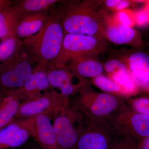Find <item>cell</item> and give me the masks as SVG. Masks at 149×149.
<instances>
[{"label": "cell", "instance_id": "obj_31", "mask_svg": "<svg viewBox=\"0 0 149 149\" xmlns=\"http://www.w3.org/2000/svg\"><path fill=\"white\" fill-rule=\"evenodd\" d=\"M1 129H0V130H1Z\"/></svg>", "mask_w": 149, "mask_h": 149}, {"label": "cell", "instance_id": "obj_11", "mask_svg": "<svg viewBox=\"0 0 149 149\" xmlns=\"http://www.w3.org/2000/svg\"><path fill=\"white\" fill-rule=\"evenodd\" d=\"M131 78L141 93L149 95V54L140 50L130 53L126 61Z\"/></svg>", "mask_w": 149, "mask_h": 149}, {"label": "cell", "instance_id": "obj_4", "mask_svg": "<svg viewBox=\"0 0 149 149\" xmlns=\"http://www.w3.org/2000/svg\"><path fill=\"white\" fill-rule=\"evenodd\" d=\"M105 38L84 34L65 35L61 50L52 65L65 68L73 60L88 56H96L106 50Z\"/></svg>", "mask_w": 149, "mask_h": 149}, {"label": "cell", "instance_id": "obj_29", "mask_svg": "<svg viewBox=\"0 0 149 149\" xmlns=\"http://www.w3.org/2000/svg\"><path fill=\"white\" fill-rule=\"evenodd\" d=\"M13 2V1L9 0H0V10Z\"/></svg>", "mask_w": 149, "mask_h": 149}, {"label": "cell", "instance_id": "obj_3", "mask_svg": "<svg viewBox=\"0 0 149 149\" xmlns=\"http://www.w3.org/2000/svg\"><path fill=\"white\" fill-rule=\"evenodd\" d=\"M86 85L81 88L76 107L87 120L106 122L125 103V99L97 92Z\"/></svg>", "mask_w": 149, "mask_h": 149}, {"label": "cell", "instance_id": "obj_23", "mask_svg": "<svg viewBox=\"0 0 149 149\" xmlns=\"http://www.w3.org/2000/svg\"><path fill=\"white\" fill-rule=\"evenodd\" d=\"M23 42L17 37H11L0 43V64L13 55L23 46Z\"/></svg>", "mask_w": 149, "mask_h": 149}, {"label": "cell", "instance_id": "obj_15", "mask_svg": "<svg viewBox=\"0 0 149 149\" xmlns=\"http://www.w3.org/2000/svg\"><path fill=\"white\" fill-rule=\"evenodd\" d=\"M47 68L36 66L32 74L25 80L23 87L17 90L19 97L23 95L28 97L29 100L34 98L40 96L41 91L47 90L50 86Z\"/></svg>", "mask_w": 149, "mask_h": 149}, {"label": "cell", "instance_id": "obj_22", "mask_svg": "<svg viewBox=\"0 0 149 149\" xmlns=\"http://www.w3.org/2000/svg\"><path fill=\"white\" fill-rule=\"evenodd\" d=\"M92 83L94 86L105 93L126 99L125 93L117 83L111 78L104 74L100 75L92 79Z\"/></svg>", "mask_w": 149, "mask_h": 149}, {"label": "cell", "instance_id": "obj_25", "mask_svg": "<svg viewBox=\"0 0 149 149\" xmlns=\"http://www.w3.org/2000/svg\"><path fill=\"white\" fill-rule=\"evenodd\" d=\"M109 149H137V141L126 136L114 135Z\"/></svg>", "mask_w": 149, "mask_h": 149}, {"label": "cell", "instance_id": "obj_14", "mask_svg": "<svg viewBox=\"0 0 149 149\" xmlns=\"http://www.w3.org/2000/svg\"><path fill=\"white\" fill-rule=\"evenodd\" d=\"M65 68L69 69L79 79H93L104 74V65L96 56H88L73 60L68 63Z\"/></svg>", "mask_w": 149, "mask_h": 149}, {"label": "cell", "instance_id": "obj_30", "mask_svg": "<svg viewBox=\"0 0 149 149\" xmlns=\"http://www.w3.org/2000/svg\"><path fill=\"white\" fill-rule=\"evenodd\" d=\"M56 149H61V148H57Z\"/></svg>", "mask_w": 149, "mask_h": 149}, {"label": "cell", "instance_id": "obj_16", "mask_svg": "<svg viewBox=\"0 0 149 149\" xmlns=\"http://www.w3.org/2000/svg\"><path fill=\"white\" fill-rule=\"evenodd\" d=\"M48 11L30 14L23 16L16 30L17 38H26L40 31L50 18Z\"/></svg>", "mask_w": 149, "mask_h": 149}, {"label": "cell", "instance_id": "obj_1", "mask_svg": "<svg viewBox=\"0 0 149 149\" xmlns=\"http://www.w3.org/2000/svg\"><path fill=\"white\" fill-rule=\"evenodd\" d=\"M58 14L65 35L80 34L106 38L101 15L89 1H62Z\"/></svg>", "mask_w": 149, "mask_h": 149}, {"label": "cell", "instance_id": "obj_19", "mask_svg": "<svg viewBox=\"0 0 149 149\" xmlns=\"http://www.w3.org/2000/svg\"><path fill=\"white\" fill-rule=\"evenodd\" d=\"M29 136L27 130L17 123H10L0 130V149L21 146Z\"/></svg>", "mask_w": 149, "mask_h": 149}, {"label": "cell", "instance_id": "obj_24", "mask_svg": "<svg viewBox=\"0 0 149 149\" xmlns=\"http://www.w3.org/2000/svg\"><path fill=\"white\" fill-rule=\"evenodd\" d=\"M125 102L131 109L141 114L149 116V95H137L127 99Z\"/></svg>", "mask_w": 149, "mask_h": 149}, {"label": "cell", "instance_id": "obj_2", "mask_svg": "<svg viewBox=\"0 0 149 149\" xmlns=\"http://www.w3.org/2000/svg\"><path fill=\"white\" fill-rule=\"evenodd\" d=\"M64 36L56 11L40 31L24 39L23 45L37 62V65L47 68L52 64L59 54Z\"/></svg>", "mask_w": 149, "mask_h": 149}, {"label": "cell", "instance_id": "obj_5", "mask_svg": "<svg viewBox=\"0 0 149 149\" xmlns=\"http://www.w3.org/2000/svg\"><path fill=\"white\" fill-rule=\"evenodd\" d=\"M113 135L136 141L149 137V116L138 113L125 103L106 121Z\"/></svg>", "mask_w": 149, "mask_h": 149}, {"label": "cell", "instance_id": "obj_28", "mask_svg": "<svg viewBox=\"0 0 149 149\" xmlns=\"http://www.w3.org/2000/svg\"><path fill=\"white\" fill-rule=\"evenodd\" d=\"M137 149H149V137L137 141Z\"/></svg>", "mask_w": 149, "mask_h": 149}, {"label": "cell", "instance_id": "obj_27", "mask_svg": "<svg viewBox=\"0 0 149 149\" xmlns=\"http://www.w3.org/2000/svg\"><path fill=\"white\" fill-rule=\"evenodd\" d=\"M105 5L108 8L115 11L123 10L130 5L131 2L125 0H107L105 1Z\"/></svg>", "mask_w": 149, "mask_h": 149}, {"label": "cell", "instance_id": "obj_21", "mask_svg": "<svg viewBox=\"0 0 149 149\" xmlns=\"http://www.w3.org/2000/svg\"><path fill=\"white\" fill-rule=\"evenodd\" d=\"M108 77L122 88L125 93L126 99L139 95L141 93L131 78L128 68L120 70Z\"/></svg>", "mask_w": 149, "mask_h": 149}, {"label": "cell", "instance_id": "obj_18", "mask_svg": "<svg viewBox=\"0 0 149 149\" xmlns=\"http://www.w3.org/2000/svg\"><path fill=\"white\" fill-rule=\"evenodd\" d=\"M19 96L16 90L0 93V129L9 125L19 109Z\"/></svg>", "mask_w": 149, "mask_h": 149}, {"label": "cell", "instance_id": "obj_26", "mask_svg": "<svg viewBox=\"0 0 149 149\" xmlns=\"http://www.w3.org/2000/svg\"><path fill=\"white\" fill-rule=\"evenodd\" d=\"M104 72L108 76L127 68L125 61L116 58L109 60L104 65Z\"/></svg>", "mask_w": 149, "mask_h": 149}, {"label": "cell", "instance_id": "obj_17", "mask_svg": "<svg viewBox=\"0 0 149 149\" xmlns=\"http://www.w3.org/2000/svg\"><path fill=\"white\" fill-rule=\"evenodd\" d=\"M13 3L0 10V40L1 41L17 37V28L23 17Z\"/></svg>", "mask_w": 149, "mask_h": 149}, {"label": "cell", "instance_id": "obj_20", "mask_svg": "<svg viewBox=\"0 0 149 149\" xmlns=\"http://www.w3.org/2000/svg\"><path fill=\"white\" fill-rule=\"evenodd\" d=\"M62 1L58 0H22L13 3L22 16L30 14L47 12Z\"/></svg>", "mask_w": 149, "mask_h": 149}, {"label": "cell", "instance_id": "obj_9", "mask_svg": "<svg viewBox=\"0 0 149 149\" xmlns=\"http://www.w3.org/2000/svg\"><path fill=\"white\" fill-rule=\"evenodd\" d=\"M17 123L24 128L45 149H56L58 146L53 125L47 115L40 114L20 120Z\"/></svg>", "mask_w": 149, "mask_h": 149}, {"label": "cell", "instance_id": "obj_12", "mask_svg": "<svg viewBox=\"0 0 149 149\" xmlns=\"http://www.w3.org/2000/svg\"><path fill=\"white\" fill-rule=\"evenodd\" d=\"M106 38L118 45H128L135 47H142L143 42L142 35L126 24H116L106 27Z\"/></svg>", "mask_w": 149, "mask_h": 149}, {"label": "cell", "instance_id": "obj_7", "mask_svg": "<svg viewBox=\"0 0 149 149\" xmlns=\"http://www.w3.org/2000/svg\"><path fill=\"white\" fill-rule=\"evenodd\" d=\"M68 107L56 116L53 126L58 146L60 148L71 149L76 147L85 125H75L78 119L84 115L78 114L77 111L69 109Z\"/></svg>", "mask_w": 149, "mask_h": 149}, {"label": "cell", "instance_id": "obj_6", "mask_svg": "<svg viewBox=\"0 0 149 149\" xmlns=\"http://www.w3.org/2000/svg\"><path fill=\"white\" fill-rule=\"evenodd\" d=\"M21 49L0 64V93L22 88L33 72L29 61L22 56Z\"/></svg>", "mask_w": 149, "mask_h": 149}, {"label": "cell", "instance_id": "obj_13", "mask_svg": "<svg viewBox=\"0 0 149 149\" xmlns=\"http://www.w3.org/2000/svg\"><path fill=\"white\" fill-rule=\"evenodd\" d=\"M53 68L47 70V76L50 85L53 88H58L61 95L68 98L76 93L80 88L86 84L83 80L77 84L72 83L74 74L67 68H57L52 65Z\"/></svg>", "mask_w": 149, "mask_h": 149}, {"label": "cell", "instance_id": "obj_10", "mask_svg": "<svg viewBox=\"0 0 149 149\" xmlns=\"http://www.w3.org/2000/svg\"><path fill=\"white\" fill-rule=\"evenodd\" d=\"M114 135L105 122L86 119V124L75 148L77 149H109Z\"/></svg>", "mask_w": 149, "mask_h": 149}, {"label": "cell", "instance_id": "obj_8", "mask_svg": "<svg viewBox=\"0 0 149 149\" xmlns=\"http://www.w3.org/2000/svg\"><path fill=\"white\" fill-rule=\"evenodd\" d=\"M68 105V97L56 91H52L24 103L20 106L17 116L27 118L40 114L48 115L52 112L59 113Z\"/></svg>", "mask_w": 149, "mask_h": 149}, {"label": "cell", "instance_id": "obj_33", "mask_svg": "<svg viewBox=\"0 0 149 149\" xmlns=\"http://www.w3.org/2000/svg\"><path fill=\"white\" fill-rule=\"evenodd\" d=\"M0 43H1V42H0Z\"/></svg>", "mask_w": 149, "mask_h": 149}, {"label": "cell", "instance_id": "obj_32", "mask_svg": "<svg viewBox=\"0 0 149 149\" xmlns=\"http://www.w3.org/2000/svg\"></svg>", "mask_w": 149, "mask_h": 149}]
</instances>
